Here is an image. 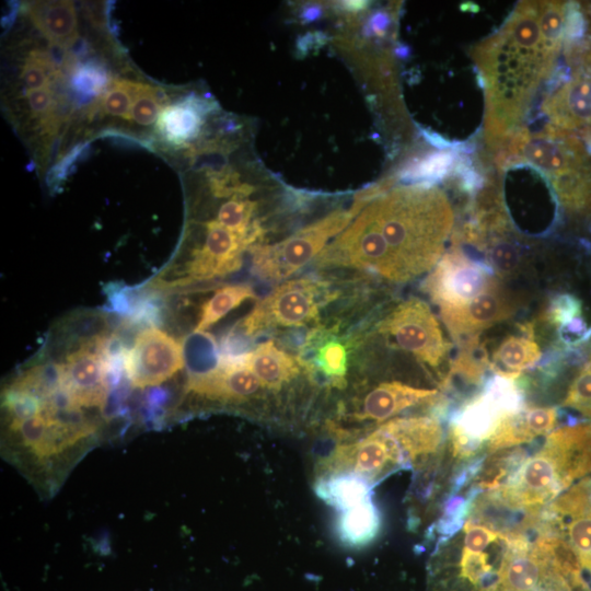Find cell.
I'll return each instance as SVG.
<instances>
[{
	"label": "cell",
	"mask_w": 591,
	"mask_h": 591,
	"mask_svg": "<svg viewBox=\"0 0 591 591\" xmlns=\"http://www.w3.org/2000/svg\"><path fill=\"white\" fill-rule=\"evenodd\" d=\"M568 9L563 2H524L478 48L490 139L517 127L540 84L552 74L565 40Z\"/></svg>",
	"instance_id": "cell-1"
},
{
	"label": "cell",
	"mask_w": 591,
	"mask_h": 591,
	"mask_svg": "<svg viewBox=\"0 0 591 591\" xmlns=\"http://www.w3.org/2000/svg\"><path fill=\"white\" fill-rule=\"evenodd\" d=\"M363 211L387 247L397 282L431 271L444 255L454 215L438 188L426 184L398 187Z\"/></svg>",
	"instance_id": "cell-2"
},
{
	"label": "cell",
	"mask_w": 591,
	"mask_h": 591,
	"mask_svg": "<svg viewBox=\"0 0 591 591\" xmlns=\"http://www.w3.org/2000/svg\"><path fill=\"white\" fill-rule=\"evenodd\" d=\"M455 340L479 336L511 318L517 301L491 267L459 250L444 254L422 283Z\"/></svg>",
	"instance_id": "cell-3"
},
{
	"label": "cell",
	"mask_w": 591,
	"mask_h": 591,
	"mask_svg": "<svg viewBox=\"0 0 591 591\" xmlns=\"http://www.w3.org/2000/svg\"><path fill=\"white\" fill-rule=\"evenodd\" d=\"M590 474L591 421H588L554 429L502 485L488 491L514 511H540Z\"/></svg>",
	"instance_id": "cell-4"
},
{
	"label": "cell",
	"mask_w": 591,
	"mask_h": 591,
	"mask_svg": "<svg viewBox=\"0 0 591 591\" xmlns=\"http://www.w3.org/2000/svg\"><path fill=\"white\" fill-rule=\"evenodd\" d=\"M511 150L545 173L564 208L591 211V152L578 136L547 126L536 137L519 135Z\"/></svg>",
	"instance_id": "cell-5"
},
{
	"label": "cell",
	"mask_w": 591,
	"mask_h": 591,
	"mask_svg": "<svg viewBox=\"0 0 591 591\" xmlns=\"http://www.w3.org/2000/svg\"><path fill=\"white\" fill-rule=\"evenodd\" d=\"M376 331L390 345L413 356L418 362L437 371L443 387L448 378L444 369L450 362L451 344L430 306L412 297L387 312Z\"/></svg>",
	"instance_id": "cell-6"
},
{
	"label": "cell",
	"mask_w": 591,
	"mask_h": 591,
	"mask_svg": "<svg viewBox=\"0 0 591 591\" xmlns=\"http://www.w3.org/2000/svg\"><path fill=\"white\" fill-rule=\"evenodd\" d=\"M522 406L515 380L496 375L451 419L448 450L456 461L468 460L486 445L499 420Z\"/></svg>",
	"instance_id": "cell-7"
},
{
	"label": "cell",
	"mask_w": 591,
	"mask_h": 591,
	"mask_svg": "<svg viewBox=\"0 0 591 591\" xmlns=\"http://www.w3.org/2000/svg\"><path fill=\"white\" fill-rule=\"evenodd\" d=\"M326 286L310 278L291 279L263 298L237 325L244 337L276 326L301 327L317 323Z\"/></svg>",
	"instance_id": "cell-8"
},
{
	"label": "cell",
	"mask_w": 591,
	"mask_h": 591,
	"mask_svg": "<svg viewBox=\"0 0 591 591\" xmlns=\"http://www.w3.org/2000/svg\"><path fill=\"white\" fill-rule=\"evenodd\" d=\"M357 211L356 207L349 211H334L280 243L255 247L254 273L268 281L290 277L317 256L329 237L341 231Z\"/></svg>",
	"instance_id": "cell-9"
},
{
	"label": "cell",
	"mask_w": 591,
	"mask_h": 591,
	"mask_svg": "<svg viewBox=\"0 0 591 591\" xmlns=\"http://www.w3.org/2000/svg\"><path fill=\"white\" fill-rule=\"evenodd\" d=\"M184 364L182 345L155 327L141 331L124 358L127 379L136 387L160 385Z\"/></svg>",
	"instance_id": "cell-10"
},
{
	"label": "cell",
	"mask_w": 591,
	"mask_h": 591,
	"mask_svg": "<svg viewBox=\"0 0 591 591\" xmlns=\"http://www.w3.org/2000/svg\"><path fill=\"white\" fill-rule=\"evenodd\" d=\"M407 465L401 447L394 437L381 425L367 437L339 445L322 465L320 476L352 472L373 484L386 472Z\"/></svg>",
	"instance_id": "cell-11"
},
{
	"label": "cell",
	"mask_w": 591,
	"mask_h": 591,
	"mask_svg": "<svg viewBox=\"0 0 591 591\" xmlns=\"http://www.w3.org/2000/svg\"><path fill=\"white\" fill-rule=\"evenodd\" d=\"M106 338H94L60 363L62 383L84 408L103 410L111 390V371L105 355Z\"/></svg>",
	"instance_id": "cell-12"
},
{
	"label": "cell",
	"mask_w": 591,
	"mask_h": 591,
	"mask_svg": "<svg viewBox=\"0 0 591 591\" xmlns=\"http://www.w3.org/2000/svg\"><path fill=\"white\" fill-rule=\"evenodd\" d=\"M544 520L572 547L591 579V477L576 483L542 510Z\"/></svg>",
	"instance_id": "cell-13"
},
{
	"label": "cell",
	"mask_w": 591,
	"mask_h": 591,
	"mask_svg": "<svg viewBox=\"0 0 591 591\" xmlns=\"http://www.w3.org/2000/svg\"><path fill=\"white\" fill-rule=\"evenodd\" d=\"M264 385L244 362V354L224 356L207 372L192 373L187 391L210 401L242 404L259 397Z\"/></svg>",
	"instance_id": "cell-14"
},
{
	"label": "cell",
	"mask_w": 591,
	"mask_h": 591,
	"mask_svg": "<svg viewBox=\"0 0 591 591\" xmlns=\"http://www.w3.org/2000/svg\"><path fill=\"white\" fill-rule=\"evenodd\" d=\"M248 243L217 220L208 222L205 243L188 266L189 280L210 279L237 270Z\"/></svg>",
	"instance_id": "cell-15"
},
{
	"label": "cell",
	"mask_w": 591,
	"mask_h": 591,
	"mask_svg": "<svg viewBox=\"0 0 591 591\" xmlns=\"http://www.w3.org/2000/svg\"><path fill=\"white\" fill-rule=\"evenodd\" d=\"M558 410L551 406H520L505 415L489 437L486 454L512 449L551 433L558 422Z\"/></svg>",
	"instance_id": "cell-16"
},
{
	"label": "cell",
	"mask_w": 591,
	"mask_h": 591,
	"mask_svg": "<svg viewBox=\"0 0 591 591\" xmlns=\"http://www.w3.org/2000/svg\"><path fill=\"white\" fill-rule=\"evenodd\" d=\"M302 369L312 376L321 375L333 387L344 389L348 372V348L325 328H313L297 357Z\"/></svg>",
	"instance_id": "cell-17"
},
{
	"label": "cell",
	"mask_w": 591,
	"mask_h": 591,
	"mask_svg": "<svg viewBox=\"0 0 591 591\" xmlns=\"http://www.w3.org/2000/svg\"><path fill=\"white\" fill-rule=\"evenodd\" d=\"M438 395L437 389L417 387L397 381L383 382L366 394L352 417L358 421L384 424L405 409L434 402Z\"/></svg>",
	"instance_id": "cell-18"
},
{
	"label": "cell",
	"mask_w": 591,
	"mask_h": 591,
	"mask_svg": "<svg viewBox=\"0 0 591 591\" xmlns=\"http://www.w3.org/2000/svg\"><path fill=\"white\" fill-rule=\"evenodd\" d=\"M382 425L397 441L407 465L437 454L444 442V430L436 417L393 418Z\"/></svg>",
	"instance_id": "cell-19"
},
{
	"label": "cell",
	"mask_w": 591,
	"mask_h": 591,
	"mask_svg": "<svg viewBox=\"0 0 591 591\" xmlns=\"http://www.w3.org/2000/svg\"><path fill=\"white\" fill-rule=\"evenodd\" d=\"M519 334H510L501 339L491 354L489 369L496 375L515 380L522 372L535 367L542 350L533 336V328L525 324Z\"/></svg>",
	"instance_id": "cell-20"
},
{
	"label": "cell",
	"mask_w": 591,
	"mask_h": 591,
	"mask_svg": "<svg viewBox=\"0 0 591 591\" xmlns=\"http://www.w3.org/2000/svg\"><path fill=\"white\" fill-rule=\"evenodd\" d=\"M28 16L36 28L54 45L69 48L79 36L73 2L35 1L28 4Z\"/></svg>",
	"instance_id": "cell-21"
},
{
	"label": "cell",
	"mask_w": 591,
	"mask_h": 591,
	"mask_svg": "<svg viewBox=\"0 0 591 591\" xmlns=\"http://www.w3.org/2000/svg\"><path fill=\"white\" fill-rule=\"evenodd\" d=\"M244 362L264 387L275 391L297 378L301 368L297 357L277 347L273 340H266L244 354Z\"/></svg>",
	"instance_id": "cell-22"
},
{
	"label": "cell",
	"mask_w": 591,
	"mask_h": 591,
	"mask_svg": "<svg viewBox=\"0 0 591 591\" xmlns=\"http://www.w3.org/2000/svg\"><path fill=\"white\" fill-rule=\"evenodd\" d=\"M381 528V513L372 498L340 511L335 524L339 542L349 548H362L369 545L376 538Z\"/></svg>",
	"instance_id": "cell-23"
},
{
	"label": "cell",
	"mask_w": 591,
	"mask_h": 591,
	"mask_svg": "<svg viewBox=\"0 0 591 591\" xmlns=\"http://www.w3.org/2000/svg\"><path fill=\"white\" fill-rule=\"evenodd\" d=\"M316 495L339 512L372 498V483L352 472H337L318 476Z\"/></svg>",
	"instance_id": "cell-24"
},
{
	"label": "cell",
	"mask_w": 591,
	"mask_h": 591,
	"mask_svg": "<svg viewBox=\"0 0 591 591\" xmlns=\"http://www.w3.org/2000/svg\"><path fill=\"white\" fill-rule=\"evenodd\" d=\"M201 124L202 111L197 101L189 99L163 107L157 120L160 135L171 144H184L195 138Z\"/></svg>",
	"instance_id": "cell-25"
},
{
	"label": "cell",
	"mask_w": 591,
	"mask_h": 591,
	"mask_svg": "<svg viewBox=\"0 0 591 591\" xmlns=\"http://www.w3.org/2000/svg\"><path fill=\"white\" fill-rule=\"evenodd\" d=\"M545 316L557 327L560 338L568 345L577 344L588 335L580 303L573 296L560 294L553 299Z\"/></svg>",
	"instance_id": "cell-26"
},
{
	"label": "cell",
	"mask_w": 591,
	"mask_h": 591,
	"mask_svg": "<svg viewBox=\"0 0 591 591\" xmlns=\"http://www.w3.org/2000/svg\"><path fill=\"white\" fill-rule=\"evenodd\" d=\"M254 298L256 293L247 285H231L218 289L202 305L196 332L208 329L242 302Z\"/></svg>",
	"instance_id": "cell-27"
},
{
	"label": "cell",
	"mask_w": 591,
	"mask_h": 591,
	"mask_svg": "<svg viewBox=\"0 0 591 591\" xmlns=\"http://www.w3.org/2000/svg\"><path fill=\"white\" fill-rule=\"evenodd\" d=\"M254 208V202L234 197L220 206L217 221L239 236L252 242L259 234L258 229L250 227Z\"/></svg>",
	"instance_id": "cell-28"
},
{
	"label": "cell",
	"mask_w": 591,
	"mask_h": 591,
	"mask_svg": "<svg viewBox=\"0 0 591 591\" xmlns=\"http://www.w3.org/2000/svg\"><path fill=\"white\" fill-rule=\"evenodd\" d=\"M561 406L591 420V355L570 382Z\"/></svg>",
	"instance_id": "cell-29"
},
{
	"label": "cell",
	"mask_w": 591,
	"mask_h": 591,
	"mask_svg": "<svg viewBox=\"0 0 591 591\" xmlns=\"http://www.w3.org/2000/svg\"><path fill=\"white\" fill-rule=\"evenodd\" d=\"M160 92L149 84L138 83L131 107V119L140 127L158 120L162 111Z\"/></svg>",
	"instance_id": "cell-30"
},
{
	"label": "cell",
	"mask_w": 591,
	"mask_h": 591,
	"mask_svg": "<svg viewBox=\"0 0 591 591\" xmlns=\"http://www.w3.org/2000/svg\"><path fill=\"white\" fill-rule=\"evenodd\" d=\"M137 84L128 80L115 81L103 97L104 112L112 117L130 120Z\"/></svg>",
	"instance_id": "cell-31"
},
{
	"label": "cell",
	"mask_w": 591,
	"mask_h": 591,
	"mask_svg": "<svg viewBox=\"0 0 591 591\" xmlns=\"http://www.w3.org/2000/svg\"><path fill=\"white\" fill-rule=\"evenodd\" d=\"M107 81V74L101 66L85 63L76 69L72 88L78 94L93 96L106 88Z\"/></svg>",
	"instance_id": "cell-32"
},
{
	"label": "cell",
	"mask_w": 591,
	"mask_h": 591,
	"mask_svg": "<svg viewBox=\"0 0 591 591\" xmlns=\"http://www.w3.org/2000/svg\"><path fill=\"white\" fill-rule=\"evenodd\" d=\"M51 65L43 54L32 53L22 67V82L26 92L48 88Z\"/></svg>",
	"instance_id": "cell-33"
},
{
	"label": "cell",
	"mask_w": 591,
	"mask_h": 591,
	"mask_svg": "<svg viewBox=\"0 0 591 591\" xmlns=\"http://www.w3.org/2000/svg\"><path fill=\"white\" fill-rule=\"evenodd\" d=\"M26 102L34 115L45 114L53 103L51 92L48 88L26 92Z\"/></svg>",
	"instance_id": "cell-34"
}]
</instances>
